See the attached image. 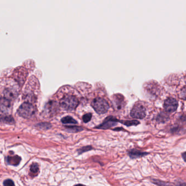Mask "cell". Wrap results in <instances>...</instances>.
Wrapping results in <instances>:
<instances>
[{
    "label": "cell",
    "mask_w": 186,
    "mask_h": 186,
    "mask_svg": "<svg viewBox=\"0 0 186 186\" xmlns=\"http://www.w3.org/2000/svg\"><path fill=\"white\" fill-rule=\"evenodd\" d=\"M78 104V100L73 96L64 97L60 101L61 107L66 111H74Z\"/></svg>",
    "instance_id": "1"
},
{
    "label": "cell",
    "mask_w": 186,
    "mask_h": 186,
    "mask_svg": "<svg viewBox=\"0 0 186 186\" xmlns=\"http://www.w3.org/2000/svg\"><path fill=\"white\" fill-rule=\"evenodd\" d=\"M18 112L23 118L30 119L32 118L36 113V108L30 103L24 102L20 106Z\"/></svg>",
    "instance_id": "2"
},
{
    "label": "cell",
    "mask_w": 186,
    "mask_h": 186,
    "mask_svg": "<svg viewBox=\"0 0 186 186\" xmlns=\"http://www.w3.org/2000/svg\"><path fill=\"white\" fill-rule=\"evenodd\" d=\"M91 106L96 111V113L99 114H105L107 113L109 108L108 102L105 99L100 97H97L95 99L91 102Z\"/></svg>",
    "instance_id": "3"
},
{
    "label": "cell",
    "mask_w": 186,
    "mask_h": 186,
    "mask_svg": "<svg viewBox=\"0 0 186 186\" xmlns=\"http://www.w3.org/2000/svg\"><path fill=\"white\" fill-rule=\"evenodd\" d=\"M130 115L134 119H143L146 116V109L142 105H136L132 108Z\"/></svg>",
    "instance_id": "4"
},
{
    "label": "cell",
    "mask_w": 186,
    "mask_h": 186,
    "mask_svg": "<svg viewBox=\"0 0 186 186\" xmlns=\"http://www.w3.org/2000/svg\"><path fill=\"white\" fill-rule=\"evenodd\" d=\"M178 102L174 98H168L164 103V108L165 111L169 113L175 112L178 107Z\"/></svg>",
    "instance_id": "5"
},
{
    "label": "cell",
    "mask_w": 186,
    "mask_h": 186,
    "mask_svg": "<svg viewBox=\"0 0 186 186\" xmlns=\"http://www.w3.org/2000/svg\"><path fill=\"white\" fill-rule=\"evenodd\" d=\"M119 120L113 116H108L103 121L101 124L97 127V128L100 129H107L114 127L117 124Z\"/></svg>",
    "instance_id": "6"
},
{
    "label": "cell",
    "mask_w": 186,
    "mask_h": 186,
    "mask_svg": "<svg viewBox=\"0 0 186 186\" xmlns=\"http://www.w3.org/2000/svg\"><path fill=\"white\" fill-rule=\"evenodd\" d=\"M11 101L6 97L0 99V111L3 113H7L11 109Z\"/></svg>",
    "instance_id": "7"
},
{
    "label": "cell",
    "mask_w": 186,
    "mask_h": 186,
    "mask_svg": "<svg viewBox=\"0 0 186 186\" xmlns=\"http://www.w3.org/2000/svg\"><path fill=\"white\" fill-rule=\"evenodd\" d=\"M128 155L131 159H137L139 158H142L143 157L146 156L149 154V153L146 152H143L137 149H131L128 151Z\"/></svg>",
    "instance_id": "8"
},
{
    "label": "cell",
    "mask_w": 186,
    "mask_h": 186,
    "mask_svg": "<svg viewBox=\"0 0 186 186\" xmlns=\"http://www.w3.org/2000/svg\"><path fill=\"white\" fill-rule=\"evenodd\" d=\"M6 160L8 164L16 166L20 163L21 158L19 156H8Z\"/></svg>",
    "instance_id": "9"
},
{
    "label": "cell",
    "mask_w": 186,
    "mask_h": 186,
    "mask_svg": "<svg viewBox=\"0 0 186 186\" xmlns=\"http://www.w3.org/2000/svg\"><path fill=\"white\" fill-rule=\"evenodd\" d=\"M0 121L7 124L12 125L15 123L14 118L11 115H3L0 116Z\"/></svg>",
    "instance_id": "10"
},
{
    "label": "cell",
    "mask_w": 186,
    "mask_h": 186,
    "mask_svg": "<svg viewBox=\"0 0 186 186\" xmlns=\"http://www.w3.org/2000/svg\"><path fill=\"white\" fill-rule=\"evenodd\" d=\"M151 181L153 184L158 186H173L172 183H171L170 182L163 181L162 180L156 179H151Z\"/></svg>",
    "instance_id": "11"
},
{
    "label": "cell",
    "mask_w": 186,
    "mask_h": 186,
    "mask_svg": "<svg viewBox=\"0 0 186 186\" xmlns=\"http://www.w3.org/2000/svg\"><path fill=\"white\" fill-rule=\"evenodd\" d=\"M61 121L64 124H77V121L75 120L70 116H66L61 119Z\"/></svg>",
    "instance_id": "12"
},
{
    "label": "cell",
    "mask_w": 186,
    "mask_h": 186,
    "mask_svg": "<svg viewBox=\"0 0 186 186\" xmlns=\"http://www.w3.org/2000/svg\"><path fill=\"white\" fill-rule=\"evenodd\" d=\"M56 103L54 101L50 102L46 106V111H48V112L50 114L54 113V112L56 111Z\"/></svg>",
    "instance_id": "13"
},
{
    "label": "cell",
    "mask_w": 186,
    "mask_h": 186,
    "mask_svg": "<svg viewBox=\"0 0 186 186\" xmlns=\"http://www.w3.org/2000/svg\"><path fill=\"white\" fill-rule=\"evenodd\" d=\"M119 122H121L122 124L126 126H137L139 124V122L138 120H126V121H119Z\"/></svg>",
    "instance_id": "14"
},
{
    "label": "cell",
    "mask_w": 186,
    "mask_h": 186,
    "mask_svg": "<svg viewBox=\"0 0 186 186\" xmlns=\"http://www.w3.org/2000/svg\"><path fill=\"white\" fill-rule=\"evenodd\" d=\"M66 131L69 132H78L81 131L83 130V128L82 127H78V126H67L66 127Z\"/></svg>",
    "instance_id": "15"
},
{
    "label": "cell",
    "mask_w": 186,
    "mask_h": 186,
    "mask_svg": "<svg viewBox=\"0 0 186 186\" xmlns=\"http://www.w3.org/2000/svg\"><path fill=\"white\" fill-rule=\"evenodd\" d=\"M93 149V148L91 146L88 145V146H85L83 147H82L80 149H78V150H77V151L78 155H81L84 152L89 151L90 150H92Z\"/></svg>",
    "instance_id": "16"
},
{
    "label": "cell",
    "mask_w": 186,
    "mask_h": 186,
    "mask_svg": "<svg viewBox=\"0 0 186 186\" xmlns=\"http://www.w3.org/2000/svg\"><path fill=\"white\" fill-rule=\"evenodd\" d=\"M5 96L6 99L11 100L15 96V94L13 90L6 89L5 91Z\"/></svg>",
    "instance_id": "17"
},
{
    "label": "cell",
    "mask_w": 186,
    "mask_h": 186,
    "mask_svg": "<svg viewBox=\"0 0 186 186\" xmlns=\"http://www.w3.org/2000/svg\"><path fill=\"white\" fill-rule=\"evenodd\" d=\"M30 171L31 173L33 174H38V173L39 171V167L38 163H33L30 167Z\"/></svg>",
    "instance_id": "18"
},
{
    "label": "cell",
    "mask_w": 186,
    "mask_h": 186,
    "mask_svg": "<svg viewBox=\"0 0 186 186\" xmlns=\"http://www.w3.org/2000/svg\"><path fill=\"white\" fill-rule=\"evenodd\" d=\"M37 126L42 130H48L51 127V125L48 122H42L37 125Z\"/></svg>",
    "instance_id": "19"
},
{
    "label": "cell",
    "mask_w": 186,
    "mask_h": 186,
    "mask_svg": "<svg viewBox=\"0 0 186 186\" xmlns=\"http://www.w3.org/2000/svg\"><path fill=\"white\" fill-rule=\"evenodd\" d=\"M92 117V114L91 113H87V114H84V115L83 116V120L85 123H87L89 121H90Z\"/></svg>",
    "instance_id": "20"
},
{
    "label": "cell",
    "mask_w": 186,
    "mask_h": 186,
    "mask_svg": "<svg viewBox=\"0 0 186 186\" xmlns=\"http://www.w3.org/2000/svg\"><path fill=\"white\" fill-rule=\"evenodd\" d=\"M4 186H15L14 183L12 180L11 179H7L3 182Z\"/></svg>",
    "instance_id": "21"
},
{
    "label": "cell",
    "mask_w": 186,
    "mask_h": 186,
    "mask_svg": "<svg viewBox=\"0 0 186 186\" xmlns=\"http://www.w3.org/2000/svg\"><path fill=\"white\" fill-rule=\"evenodd\" d=\"M180 98L186 100V87H185L182 89L180 94Z\"/></svg>",
    "instance_id": "22"
},
{
    "label": "cell",
    "mask_w": 186,
    "mask_h": 186,
    "mask_svg": "<svg viewBox=\"0 0 186 186\" xmlns=\"http://www.w3.org/2000/svg\"><path fill=\"white\" fill-rule=\"evenodd\" d=\"M175 186H186V183L185 182H183L180 180H177L175 182Z\"/></svg>",
    "instance_id": "23"
},
{
    "label": "cell",
    "mask_w": 186,
    "mask_h": 186,
    "mask_svg": "<svg viewBox=\"0 0 186 186\" xmlns=\"http://www.w3.org/2000/svg\"><path fill=\"white\" fill-rule=\"evenodd\" d=\"M181 155H182V157L183 160L186 163V151L184 152H183V153Z\"/></svg>",
    "instance_id": "24"
},
{
    "label": "cell",
    "mask_w": 186,
    "mask_h": 186,
    "mask_svg": "<svg viewBox=\"0 0 186 186\" xmlns=\"http://www.w3.org/2000/svg\"><path fill=\"white\" fill-rule=\"evenodd\" d=\"M73 186H87L85 185H82V184H76L75 185H74Z\"/></svg>",
    "instance_id": "25"
}]
</instances>
